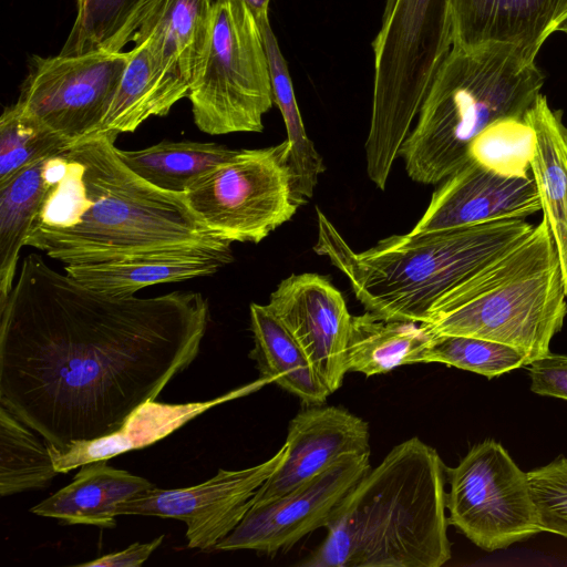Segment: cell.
Returning a JSON list of instances; mask_svg holds the SVG:
<instances>
[{"label": "cell", "mask_w": 567, "mask_h": 567, "mask_svg": "<svg viewBox=\"0 0 567 567\" xmlns=\"http://www.w3.org/2000/svg\"><path fill=\"white\" fill-rule=\"evenodd\" d=\"M208 321L199 292L111 296L29 254L0 301V403L60 450L110 435L190 365Z\"/></svg>", "instance_id": "cell-1"}, {"label": "cell", "mask_w": 567, "mask_h": 567, "mask_svg": "<svg viewBox=\"0 0 567 567\" xmlns=\"http://www.w3.org/2000/svg\"><path fill=\"white\" fill-rule=\"evenodd\" d=\"M118 133L104 131L44 159L47 190L25 246L65 265L131 256L207 250L233 255L183 194L155 187L117 154Z\"/></svg>", "instance_id": "cell-2"}, {"label": "cell", "mask_w": 567, "mask_h": 567, "mask_svg": "<svg viewBox=\"0 0 567 567\" xmlns=\"http://www.w3.org/2000/svg\"><path fill=\"white\" fill-rule=\"evenodd\" d=\"M445 466L419 437L395 445L346 496L302 567H440L451 558Z\"/></svg>", "instance_id": "cell-3"}, {"label": "cell", "mask_w": 567, "mask_h": 567, "mask_svg": "<svg viewBox=\"0 0 567 567\" xmlns=\"http://www.w3.org/2000/svg\"><path fill=\"white\" fill-rule=\"evenodd\" d=\"M315 250L348 278L367 311L389 320L425 323L436 301L534 228L525 219L393 235L355 252L324 214Z\"/></svg>", "instance_id": "cell-4"}, {"label": "cell", "mask_w": 567, "mask_h": 567, "mask_svg": "<svg viewBox=\"0 0 567 567\" xmlns=\"http://www.w3.org/2000/svg\"><path fill=\"white\" fill-rule=\"evenodd\" d=\"M535 59L509 44H453L400 150L409 177L440 184L470 159V145L485 127L524 117L545 82Z\"/></svg>", "instance_id": "cell-5"}, {"label": "cell", "mask_w": 567, "mask_h": 567, "mask_svg": "<svg viewBox=\"0 0 567 567\" xmlns=\"http://www.w3.org/2000/svg\"><path fill=\"white\" fill-rule=\"evenodd\" d=\"M566 297L557 251L542 218L518 244L440 298L425 323L435 336L507 344L529 365L550 352L567 316Z\"/></svg>", "instance_id": "cell-6"}, {"label": "cell", "mask_w": 567, "mask_h": 567, "mask_svg": "<svg viewBox=\"0 0 567 567\" xmlns=\"http://www.w3.org/2000/svg\"><path fill=\"white\" fill-rule=\"evenodd\" d=\"M453 45L450 0H395L371 43L367 173L384 189L435 74Z\"/></svg>", "instance_id": "cell-7"}, {"label": "cell", "mask_w": 567, "mask_h": 567, "mask_svg": "<svg viewBox=\"0 0 567 567\" xmlns=\"http://www.w3.org/2000/svg\"><path fill=\"white\" fill-rule=\"evenodd\" d=\"M188 99L194 123L210 135L264 130L274 102L261 30L240 0H215L209 39Z\"/></svg>", "instance_id": "cell-8"}, {"label": "cell", "mask_w": 567, "mask_h": 567, "mask_svg": "<svg viewBox=\"0 0 567 567\" xmlns=\"http://www.w3.org/2000/svg\"><path fill=\"white\" fill-rule=\"evenodd\" d=\"M288 141L236 150L184 193L197 218L230 243L258 244L300 207L293 190Z\"/></svg>", "instance_id": "cell-9"}, {"label": "cell", "mask_w": 567, "mask_h": 567, "mask_svg": "<svg viewBox=\"0 0 567 567\" xmlns=\"http://www.w3.org/2000/svg\"><path fill=\"white\" fill-rule=\"evenodd\" d=\"M445 471L449 524L480 548L504 549L542 532L527 473L498 442L473 445Z\"/></svg>", "instance_id": "cell-10"}, {"label": "cell", "mask_w": 567, "mask_h": 567, "mask_svg": "<svg viewBox=\"0 0 567 567\" xmlns=\"http://www.w3.org/2000/svg\"><path fill=\"white\" fill-rule=\"evenodd\" d=\"M131 52L32 55L16 102L70 143L101 132Z\"/></svg>", "instance_id": "cell-11"}, {"label": "cell", "mask_w": 567, "mask_h": 567, "mask_svg": "<svg viewBox=\"0 0 567 567\" xmlns=\"http://www.w3.org/2000/svg\"><path fill=\"white\" fill-rule=\"evenodd\" d=\"M371 470L370 453L349 454L289 493L252 504L214 549H249L274 556L326 527L336 508Z\"/></svg>", "instance_id": "cell-12"}, {"label": "cell", "mask_w": 567, "mask_h": 567, "mask_svg": "<svg viewBox=\"0 0 567 567\" xmlns=\"http://www.w3.org/2000/svg\"><path fill=\"white\" fill-rule=\"evenodd\" d=\"M285 445L269 460L243 470H218L198 485L148 491L122 503L116 515L175 518L186 524L189 548L208 550L224 539L243 519L262 483L285 455Z\"/></svg>", "instance_id": "cell-13"}, {"label": "cell", "mask_w": 567, "mask_h": 567, "mask_svg": "<svg viewBox=\"0 0 567 567\" xmlns=\"http://www.w3.org/2000/svg\"><path fill=\"white\" fill-rule=\"evenodd\" d=\"M269 310L310 360L330 394L342 384L351 315L341 292L318 274L291 275L270 295Z\"/></svg>", "instance_id": "cell-14"}, {"label": "cell", "mask_w": 567, "mask_h": 567, "mask_svg": "<svg viewBox=\"0 0 567 567\" xmlns=\"http://www.w3.org/2000/svg\"><path fill=\"white\" fill-rule=\"evenodd\" d=\"M368 423L348 410L308 405L288 425L285 455L252 504L276 499L321 474L349 454L370 453Z\"/></svg>", "instance_id": "cell-15"}, {"label": "cell", "mask_w": 567, "mask_h": 567, "mask_svg": "<svg viewBox=\"0 0 567 567\" xmlns=\"http://www.w3.org/2000/svg\"><path fill=\"white\" fill-rule=\"evenodd\" d=\"M542 210L532 175L509 177L468 159L440 183L411 233L444 230L503 219H525Z\"/></svg>", "instance_id": "cell-16"}, {"label": "cell", "mask_w": 567, "mask_h": 567, "mask_svg": "<svg viewBox=\"0 0 567 567\" xmlns=\"http://www.w3.org/2000/svg\"><path fill=\"white\" fill-rule=\"evenodd\" d=\"M450 4L453 44H509L535 58L567 11V0H450Z\"/></svg>", "instance_id": "cell-17"}, {"label": "cell", "mask_w": 567, "mask_h": 567, "mask_svg": "<svg viewBox=\"0 0 567 567\" xmlns=\"http://www.w3.org/2000/svg\"><path fill=\"white\" fill-rule=\"evenodd\" d=\"M267 382L270 381L261 378L257 382L202 402L173 404L146 401L110 435L90 441H75L61 450L48 444L54 467L59 474L68 473L86 463L110 460L122 453L152 445L205 411L246 395Z\"/></svg>", "instance_id": "cell-18"}, {"label": "cell", "mask_w": 567, "mask_h": 567, "mask_svg": "<svg viewBox=\"0 0 567 567\" xmlns=\"http://www.w3.org/2000/svg\"><path fill=\"white\" fill-rule=\"evenodd\" d=\"M233 259V255L193 249L65 265L64 270L90 289L111 296L127 297L156 284L210 276L230 264Z\"/></svg>", "instance_id": "cell-19"}, {"label": "cell", "mask_w": 567, "mask_h": 567, "mask_svg": "<svg viewBox=\"0 0 567 567\" xmlns=\"http://www.w3.org/2000/svg\"><path fill=\"white\" fill-rule=\"evenodd\" d=\"M101 132H134L151 116H164L188 96L189 84L152 39L135 43Z\"/></svg>", "instance_id": "cell-20"}, {"label": "cell", "mask_w": 567, "mask_h": 567, "mask_svg": "<svg viewBox=\"0 0 567 567\" xmlns=\"http://www.w3.org/2000/svg\"><path fill=\"white\" fill-rule=\"evenodd\" d=\"M155 486L144 477L118 470L100 460L80 466L73 481L30 512L56 518L63 525L113 528L117 507Z\"/></svg>", "instance_id": "cell-21"}, {"label": "cell", "mask_w": 567, "mask_h": 567, "mask_svg": "<svg viewBox=\"0 0 567 567\" xmlns=\"http://www.w3.org/2000/svg\"><path fill=\"white\" fill-rule=\"evenodd\" d=\"M525 120L535 132L530 164L543 212L553 238L567 292V125L560 110H554L540 93L526 111Z\"/></svg>", "instance_id": "cell-22"}, {"label": "cell", "mask_w": 567, "mask_h": 567, "mask_svg": "<svg viewBox=\"0 0 567 567\" xmlns=\"http://www.w3.org/2000/svg\"><path fill=\"white\" fill-rule=\"evenodd\" d=\"M434 337L423 322L389 320L370 311L352 316L346 351L347 371L372 377L401 365L425 363Z\"/></svg>", "instance_id": "cell-23"}, {"label": "cell", "mask_w": 567, "mask_h": 567, "mask_svg": "<svg viewBox=\"0 0 567 567\" xmlns=\"http://www.w3.org/2000/svg\"><path fill=\"white\" fill-rule=\"evenodd\" d=\"M215 0H152L131 42L152 39L190 85L210 32Z\"/></svg>", "instance_id": "cell-24"}, {"label": "cell", "mask_w": 567, "mask_h": 567, "mask_svg": "<svg viewBox=\"0 0 567 567\" xmlns=\"http://www.w3.org/2000/svg\"><path fill=\"white\" fill-rule=\"evenodd\" d=\"M250 329L260 377L296 395L306 405L323 404L330 392L316 373L302 348L267 305L251 303Z\"/></svg>", "instance_id": "cell-25"}, {"label": "cell", "mask_w": 567, "mask_h": 567, "mask_svg": "<svg viewBox=\"0 0 567 567\" xmlns=\"http://www.w3.org/2000/svg\"><path fill=\"white\" fill-rule=\"evenodd\" d=\"M235 152L216 143L167 140L137 151L117 148L120 158L136 175L175 194H183L198 177Z\"/></svg>", "instance_id": "cell-26"}, {"label": "cell", "mask_w": 567, "mask_h": 567, "mask_svg": "<svg viewBox=\"0 0 567 567\" xmlns=\"http://www.w3.org/2000/svg\"><path fill=\"white\" fill-rule=\"evenodd\" d=\"M43 165L44 159L37 162L0 184V301L13 287L21 248L47 190Z\"/></svg>", "instance_id": "cell-27"}, {"label": "cell", "mask_w": 567, "mask_h": 567, "mask_svg": "<svg viewBox=\"0 0 567 567\" xmlns=\"http://www.w3.org/2000/svg\"><path fill=\"white\" fill-rule=\"evenodd\" d=\"M56 472L47 441L0 406V495L44 488Z\"/></svg>", "instance_id": "cell-28"}, {"label": "cell", "mask_w": 567, "mask_h": 567, "mask_svg": "<svg viewBox=\"0 0 567 567\" xmlns=\"http://www.w3.org/2000/svg\"><path fill=\"white\" fill-rule=\"evenodd\" d=\"M151 1L76 0L75 20L59 54L122 51Z\"/></svg>", "instance_id": "cell-29"}, {"label": "cell", "mask_w": 567, "mask_h": 567, "mask_svg": "<svg viewBox=\"0 0 567 567\" xmlns=\"http://www.w3.org/2000/svg\"><path fill=\"white\" fill-rule=\"evenodd\" d=\"M269 71L274 102L282 115L290 146L289 165L293 190L299 205L302 206L312 197L319 175L326 167L321 155L306 133L287 63L275 61L270 64Z\"/></svg>", "instance_id": "cell-30"}, {"label": "cell", "mask_w": 567, "mask_h": 567, "mask_svg": "<svg viewBox=\"0 0 567 567\" xmlns=\"http://www.w3.org/2000/svg\"><path fill=\"white\" fill-rule=\"evenodd\" d=\"M70 144L17 103L6 106L0 117V184Z\"/></svg>", "instance_id": "cell-31"}, {"label": "cell", "mask_w": 567, "mask_h": 567, "mask_svg": "<svg viewBox=\"0 0 567 567\" xmlns=\"http://www.w3.org/2000/svg\"><path fill=\"white\" fill-rule=\"evenodd\" d=\"M535 132L525 117H505L485 127L471 143L470 158L509 177L530 175Z\"/></svg>", "instance_id": "cell-32"}, {"label": "cell", "mask_w": 567, "mask_h": 567, "mask_svg": "<svg viewBox=\"0 0 567 567\" xmlns=\"http://www.w3.org/2000/svg\"><path fill=\"white\" fill-rule=\"evenodd\" d=\"M425 363H443L488 379L528 365L526 357L507 344L465 336H435Z\"/></svg>", "instance_id": "cell-33"}, {"label": "cell", "mask_w": 567, "mask_h": 567, "mask_svg": "<svg viewBox=\"0 0 567 567\" xmlns=\"http://www.w3.org/2000/svg\"><path fill=\"white\" fill-rule=\"evenodd\" d=\"M542 532L567 538V457L527 472Z\"/></svg>", "instance_id": "cell-34"}, {"label": "cell", "mask_w": 567, "mask_h": 567, "mask_svg": "<svg viewBox=\"0 0 567 567\" xmlns=\"http://www.w3.org/2000/svg\"><path fill=\"white\" fill-rule=\"evenodd\" d=\"M529 365L534 393L567 400V354L549 352Z\"/></svg>", "instance_id": "cell-35"}, {"label": "cell", "mask_w": 567, "mask_h": 567, "mask_svg": "<svg viewBox=\"0 0 567 567\" xmlns=\"http://www.w3.org/2000/svg\"><path fill=\"white\" fill-rule=\"evenodd\" d=\"M164 535L156 537L148 543L135 542L127 548L106 554L91 561L76 564V567H140L162 544Z\"/></svg>", "instance_id": "cell-36"}, {"label": "cell", "mask_w": 567, "mask_h": 567, "mask_svg": "<svg viewBox=\"0 0 567 567\" xmlns=\"http://www.w3.org/2000/svg\"><path fill=\"white\" fill-rule=\"evenodd\" d=\"M254 13L257 21L269 18V4L271 0H240Z\"/></svg>", "instance_id": "cell-37"}, {"label": "cell", "mask_w": 567, "mask_h": 567, "mask_svg": "<svg viewBox=\"0 0 567 567\" xmlns=\"http://www.w3.org/2000/svg\"><path fill=\"white\" fill-rule=\"evenodd\" d=\"M394 1L395 0H385L383 13H382V21L389 17V14L393 8Z\"/></svg>", "instance_id": "cell-38"}, {"label": "cell", "mask_w": 567, "mask_h": 567, "mask_svg": "<svg viewBox=\"0 0 567 567\" xmlns=\"http://www.w3.org/2000/svg\"><path fill=\"white\" fill-rule=\"evenodd\" d=\"M557 31H560V32H564L565 34H567V20H566V21H564V22L559 25V28H558V30H557Z\"/></svg>", "instance_id": "cell-39"}, {"label": "cell", "mask_w": 567, "mask_h": 567, "mask_svg": "<svg viewBox=\"0 0 567 567\" xmlns=\"http://www.w3.org/2000/svg\"><path fill=\"white\" fill-rule=\"evenodd\" d=\"M566 20H567V11H566V14H565V20H564V21H566Z\"/></svg>", "instance_id": "cell-40"}]
</instances>
